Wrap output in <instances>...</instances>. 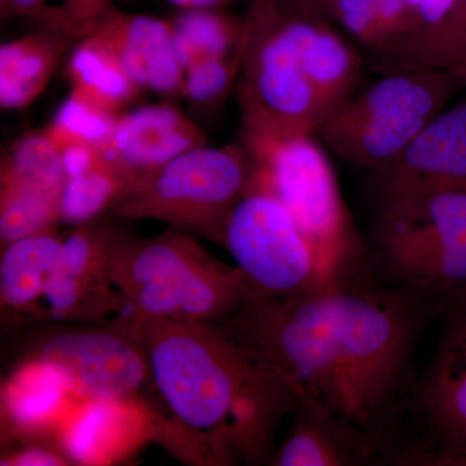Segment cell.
Masks as SVG:
<instances>
[{"instance_id": "cell-31", "label": "cell", "mask_w": 466, "mask_h": 466, "mask_svg": "<svg viewBox=\"0 0 466 466\" xmlns=\"http://www.w3.org/2000/svg\"><path fill=\"white\" fill-rule=\"evenodd\" d=\"M116 0H63L60 7L66 33L76 39L90 35L97 18L115 7Z\"/></svg>"}, {"instance_id": "cell-18", "label": "cell", "mask_w": 466, "mask_h": 466, "mask_svg": "<svg viewBox=\"0 0 466 466\" xmlns=\"http://www.w3.org/2000/svg\"><path fill=\"white\" fill-rule=\"evenodd\" d=\"M64 236L57 231L36 233L3 248L0 260L3 317L14 321L36 318L56 269Z\"/></svg>"}, {"instance_id": "cell-27", "label": "cell", "mask_w": 466, "mask_h": 466, "mask_svg": "<svg viewBox=\"0 0 466 466\" xmlns=\"http://www.w3.org/2000/svg\"><path fill=\"white\" fill-rule=\"evenodd\" d=\"M135 177L104 153L87 170L67 177L60 225L79 227L106 216Z\"/></svg>"}, {"instance_id": "cell-19", "label": "cell", "mask_w": 466, "mask_h": 466, "mask_svg": "<svg viewBox=\"0 0 466 466\" xmlns=\"http://www.w3.org/2000/svg\"><path fill=\"white\" fill-rule=\"evenodd\" d=\"M75 36L36 29L0 47V106L20 110L29 106L48 87L73 46Z\"/></svg>"}, {"instance_id": "cell-10", "label": "cell", "mask_w": 466, "mask_h": 466, "mask_svg": "<svg viewBox=\"0 0 466 466\" xmlns=\"http://www.w3.org/2000/svg\"><path fill=\"white\" fill-rule=\"evenodd\" d=\"M81 401H137L150 383L149 367L137 339L115 325L52 333L34 351Z\"/></svg>"}, {"instance_id": "cell-20", "label": "cell", "mask_w": 466, "mask_h": 466, "mask_svg": "<svg viewBox=\"0 0 466 466\" xmlns=\"http://www.w3.org/2000/svg\"><path fill=\"white\" fill-rule=\"evenodd\" d=\"M66 183L29 173H0L2 248L36 233L56 231Z\"/></svg>"}, {"instance_id": "cell-13", "label": "cell", "mask_w": 466, "mask_h": 466, "mask_svg": "<svg viewBox=\"0 0 466 466\" xmlns=\"http://www.w3.org/2000/svg\"><path fill=\"white\" fill-rule=\"evenodd\" d=\"M381 174V202L466 192V97L435 116Z\"/></svg>"}, {"instance_id": "cell-25", "label": "cell", "mask_w": 466, "mask_h": 466, "mask_svg": "<svg viewBox=\"0 0 466 466\" xmlns=\"http://www.w3.org/2000/svg\"><path fill=\"white\" fill-rule=\"evenodd\" d=\"M170 21L186 72L200 61L232 56L244 47L245 17L233 16L226 8H182Z\"/></svg>"}, {"instance_id": "cell-26", "label": "cell", "mask_w": 466, "mask_h": 466, "mask_svg": "<svg viewBox=\"0 0 466 466\" xmlns=\"http://www.w3.org/2000/svg\"><path fill=\"white\" fill-rule=\"evenodd\" d=\"M66 383L51 368L30 359L15 372L3 390L5 416L24 431L47 426L66 412Z\"/></svg>"}, {"instance_id": "cell-21", "label": "cell", "mask_w": 466, "mask_h": 466, "mask_svg": "<svg viewBox=\"0 0 466 466\" xmlns=\"http://www.w3.org/2000/svg\"><path fill=\"white\" fill-rule=\"evenodd\" d=\"M361 45L389 56L424 27L407 0H318Z\"/></svg>"}, {"instance_id": "cell-11", "label": "cell", "mask_w": 466, "mask_h": 466, "mask_svg": "<svg viewBox=\"0 0 466 466\" xmlns=\"http://www.w3.org/2000/svg\"><path fill=\"white\" fill-rule=\"evenodd\" d=\"M116 219L106 213L64 236L60 258L36 318L90 325L118 320L122 303L110 281L109 267L113 249L126 231Z\"/></svg>"}, {"instance_id": "cell-2", "label": "cell", "mask_w": 466, "mask_h": 466, "mask_svg": "<svg viewBox=\"0 0 466 466\" xmlns=\"http://www.w3.org/2000/svg\"><path fill=\"white\" fill-rule=\"evenodd\" d=\"M150 383L187 441L213 464L271 459L297 400L280 373L222 321L127 318Z\"/></svg>"}, {"instance_id": "cell-12", "label": "cell", "mask_w": 466, "mask_h": 466, "mask_svg": "<svg viewBox=\"0 0 466 466\" xmlns=\"http://www.w3.org/2000/svg\"><path fill=\"white\" fill-rule=\"evenodd\" d=\"M421 410L441 464L466 465V290L449 297Z\"/></svg>"}, {"instance_id": "cell-29", "label": "cell", "mask_w": 466, "mask_h": 466, "mask_svg": "<svg viewBox=\"0 0 466 466\" xmlns=\"http://www.w3.org/2000/svg\"><path fill=\"white\" fill-rule=\"evenodd\" d=\"M118 116L72 91L45 130L60 152L75 144L103 146L112 135Z\"/></svg>"}, {"instance_id": "cell-1", "label": "cell", "mask_w": 466, "mask_h": 466, "mask_svg": "<svg viewBox=\"0 0 466 466\" xmlns=\"http://www.w3.org/2000/svg\"><path fill=\"white\" fill-rule=\"evenodd\" d=\"M222 323L280 373L297 403L368 434L406 368L417 314L410 297L346 278L288 299L248 296Z\"/></svg>"}, {"instance_id": "cell-23", "label": "cell", "mask_w": 466, "mask_h": 466, "mask_svg": "<svg viewBox=\"0 0 466 466\" xmlns=\"http://www.w3.org/2000/svg\"><path fill=\"white\" fill-rule=\"evenodd\" d=\"M435 69L466 84V0H453L447 11L383 57L386 73Z\"/></svg>"}, {"instance_id": "cell-5", "label": "cell", "mask_w": 466, "mask_h": 466, "mask_svg": "<svg viewBox=\"0 0 466 466\" xmlns=\"http://www.w3.org/2000/svg\"><path fill=\"white\" fill-rule=\"evenodd\" d=\"M236 95L244 135L315 134L332 115L300 60L287 0H251Z\"/></svg>"}, {"instance_id": "cell-34", "label": "cell", "mask_w": 466, "mask_h": 466, "mask_svg": "<svg viewBox=\"0 0 466 466\" xmlns=\"http://www.w3.org/2000/svg\"><path fill=\"white\" fill-rule=\"evenodd\" d=\"M171 5L182 8H204L202 7V0H167Z\"/></svg>"}, {"instance_id": "cell-4", "label": "cell", "mask_w": 466, "mask_h": 466, "mask_svg": "<svg viewBox=\"0 0 466 466\" xmlns=\"http://www.w3.org/2000/svg\"><path fill=\"white\" fill-rule=\"evenodd\" d=\"M251 162V183L289 210L317 250L330 283L349 278L360 244L339 180L314 134L285 137L241 134Z\"/></svg>"}, {"instance_id": "cell-3", "label": "cell", "mask_w": 466, "mask_h": 466, "mask_svg": "<svg viewBox=\"0 0 466 466\" xmlns=\"http://www.w3.org/2000/svg\"><path fill=\"white\" fill-rule=\"evenodd\" d=\"M109 278L122 303L119 319L216 323L232 317L248 297L236 267L223 265L198 238L171 227L144 238L126 232L113 249Z\"/></svg>"}, {"instance_id": "cell-16", "label": "cell", "mask_w": 466, "mask_h": 466, "mask_svg": "<svg viewBox=\"0 0 466 466\" xmlns=\"http://www.w3.org/2000/svg\"><path fill=\"white\" fill-rule=\"evenodd\" d=\"M287 2L291 32L306 73L334 112L357 87L360 57L328 23L318 0Z\"/></svg>"}, {"instance_id": "cell-9", "label": "cell", "mask_w": 466, "mask_h": 466, "mask_svg": "<svg viewBox=\"0 0 466 466\" xmlns=\"http://www.w3.org/2000/svg\"><path fill=\"white\" fill-rule=\"evenodd\" d=\"M223 247L248 296L278 299L333 285L308 236L272 193L250 183L227 223Z\"/></svg>"}, {"instance_id": "cell-8", "label": "cell", "mask_w": 466, "mask_h": 466, "mask_svg": "<svg viewBox=\"0 0 466 466\" xmlns=\"http://www.w3.org/2000/svg\"><path fill=\"white\" fill-rule=\"evenodd\" d=\"M377 247L407 289L441 294L466 290V192L441 191L381 202Z\"/></svg>"}, {"instance_id": "cell-33", "label": "cell", "mask_w": 466, "mask_h": 466, "mask_svg": "<svg viewBox=\"0 0 466 466\" xmlns=\"http://www.w3.org/2000/svg\"><path fill=\"white\" fill-rule=\"evenodd\" d=\"M235 2H238V0H202V7L226 8L228 7V5H233Z\"/></svg>"}, {"instance_id": "cell-30", "label": "cell", "mask_w": 466, "mask_h": 466, "mask_svg": "<svg viewBox=\"0 0 466 466\" xmlns=\"http://www.w3.org/2000/svg\"><path fill=\"white\" fill-rule=\"evenodd\" d=\"M48 0H0V17L25 18L33 23L36 29L63 32L60 8L48 5Z\"/></svg>"}, {"instance_id": "cell-6", "label": "cell", "mask_w": 466, "mask_h": 466, "mask_svg": "<svg viewBox=\"0 0 466 466\" xmlns=\"http://www.w3.org/2000/svg\"><path fill=\"white\" fill-rule=\"evenodd\" d=\"M251 174L244 147H198L137 175L109 213L121 220H158L223 244L227 223L249 189Z\"/></svg>"}, {"instance_id": "cell-28", "label": "cell", "mask_w": 466, "mask_h": 466, "mask_svg": "<svg viewBox=\"0 0 466 466\" xmlns=\"http://www.w3.org/2000/svg\"><path fill=\"white\" fill-rule=\"evenodd\" d=\"M245 45V43H244ZM244 47L232 56L200 61L186 72L182 97L196 116H211L225 106L238 85Z\"/></svg>"}, {"instance_id": "cell-22", "label": "cell", "mask_w": 466, "mask_h": 466, "mask_svg": "<svg viewBox=\"0 0 466 466\" xmlns=\"http://www.w3.org/2000/svg\"><path fill=\"white\" fill-rule=\"evenodd\" d=\"M72 91L99 108L121 116L139 97V87L108 46L96 35L85 36L66 57Z\"/></svg>"}, {"instance_id": "cell-24", "label": "cell", "mask_w": 466, "mask_h": 466, "mask_svg": "<svg viewBox=\"0 0 466 466\" xmlns=\"http://www.w3.org/2000/svg\"><path fill=\"white\" fill-rule=\"evenodd\" d=\"M137 401H82L66 421L64 443L70 459L94 464L118 453L126 441L128 425L140 416Z\"/></svg>"}, {"instance_id": "cell-15", "label": "cell", "mask_w": 466, "mask_h": 466, "mask_svg": "<svg viewBox=\"0 0 466 466\" xmlns=\"http://www.w3.org/2000/svg\"><path fill=\"white\" fill-rule=\"evenodd\" d=\"M208 143L207 134L191 116L162 103L122 113L101 148L137 177Z\"/></svg>"}, {"instance_id": "cell-32", "label": "cell", "mask_w": 466, "mask_h": 466, "mask_svg": "<svg viewBox=\"0 0 466 466\" xmlns=\"http://www.w3.org/2000/svg\"><path fill=\"white\" fill-rule=\"evenodd\" d=\"M66 459L58 452L43 449V447H29L5 459L2 465L15 466H58L66 465Z\"/></svg>"}, {"instance_id": "cell-7", "label": "cell", "mask_w": 466, "mask_h": 466, "mask_svg": "<svg viewBox=\"0 0 466 466\" xmlns=\"http://www.w3.org/2000/svg\"><path fill=\"white\" fill-rule=\"evenodd\" d=\"M465 85L451 73L425 67L386 73L358 96H350L318 133L345 161L381 171L400 157Z\"/></svg>"}, {"instance_id": "cell-14", "label": "cell", "mask_w": 466, "mask_h": 466, "mask_svg": "<svg viewBox=\"0 0 466 466\" xmlns=\"http://www.w3.org/2000/svg\"><path fill=\"white\" fill-rule=\"evenodd\" d=\"M91 34L108 46L140 90L167 99L182 97L186 70L170 20L112 7L97 18Z\"/></svg>"}, {"instance_id": "cell-17", "label": "cell", "mask_w": 466, "mask_h": 466, "mask_svg": "<svg viewBox=\"0 0 466 466\" xmlns=\"http://www.w3.org/2000/svg\"><path fill=\"white\" fill-rule=\"evenodd\" d=\"M289 434L272 452L279 466H342L360 464L370 455L366 433L339 420L297 403Z\"/></svg>"}]
</instances>
